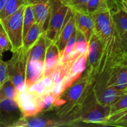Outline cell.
Segmentation results:
<instances>
[{
    "instance_id": "obj_8",
    "label": "cell",
    "mask_w": 127,
    "mask_h": 127,
    "mask_svg": "<svg viewBox=\"0 0 127 127\" xmlns=\"http://www.w3.org/2000/svg\"><path fill=\"white\" fill-rule=\"evenodd\" d=\"M23 117L16 99L5 98L0 102V127H12Z\"/></svg>"
},
{
    "instance_id": "obj_5",
    "label": "cell",
    "mask_w": 127,
    "mask_h": 127,
    "mask_svg": "<svg viewBox=\"0 0 127 127\" xmlns=\"http://www.w3.org/2000/svg\"><path fill=\"white\" fill-rule=\"evenodd\" d=\"M109 112L110 106L102 105L92 100L81 107L78 118L80 122L101 126L109 115Z\"/></svg>"
},
{
    "instance_id": "obj_15",
    "label": "cell",
    "mask_w": 127,
    "mask_h": 127,
    "mask_svg": "<svg viewBox=\"0 0 127 127\" xmlns=\"http://www.w3.org/2000/svg\"><path fill=\"white\" fill-rule=\"evenodd\" d=\"M125 94H127V90H120L112 87H105L96 96L97 102L102 105L110 106L118 99Z\"/></svg>"
},
{
    "instance_id": "obj_23",
    "label": "cell",
    "mask_w": 127,
    "mask_h": 127,
    "mask_svg": "<svg viewBox=\"0 0 127 127\" xmlns=\"http://www.w3.org/2000/svg\"><path fill=\"white\" fill-rule=\"evenodd\" d=\"M12 45L4 30L0 25V58H2L4 53L7 51L12 52Z\"/></svg>"
},
{
    "instance_id": "obj_21",
    "label": "cell",
    "mask_w": 127,
    "mask_h": 127,
    "mask_svg": "<svg viewBox=\"0 0 127 127\" xmlns=\"http://www.w3.org/2000/svg\"><path fill=\"white\" fill-rule=\"evenodd\" d=\"M0 92L3 96L4 99L7 98V99H12L16 100L17 94H18V92L15 86L14 85L13 83L9 79H7L1 86L0 88Z\"/></svg>"
},
{
    "instance_id": "obj_2",
    "label": "cell",
    "mask_w": 127,
    "mask_h": 127,
    "mask_svg": "<svg viewBox=\"0 0 127 127\" xmlns=\"http://www.w3.org/2000/svg\"><path fill=\"white\" fill-rule=\"evenodd\" d=\"M29 50L22 47L14 52L9 60L6 62L8 79L13 83L17 92L23 91L26 88V73Z\"/></svg>"
},
{
    "instance_id": "obj_22",
    "label": "cell",
    "mask_w": 127,
    "mask_h": 127,
    "mask_svg": "<svg viewBox=\"0 0 127 127\" xmlns=\"http://www.w3.org/2000/svg\"><path fill=\"white\" fill-rule=\"evenodd\" d=\"M88 0H62L63 3L73 11L87 12V2Z\"/></svg>"
},
{
    "instance_id": "obj_12",
    "label": "cell",
    "mask_w": 127,
    "mask_h": 127,
    "mask_svg": "<svg viewBox=\"0 0 127 127\" xmlns=\"http://www.w3.org/2000/svg\"><path fill=\"white\" fill-rule=\"evenodd\" d=\"M47 40V38H46ZM60 61V55L57 44L47 40L45 55L43 78L50 75Z\"/></svg>"
},
{
    "instance_id": "obj_20",
    "label": "cell",
    "mask_w": 127,
    "mask_h": 127,
    "mask_svg": "<svg viewBox=\"0 0 127 127\" xmlns=\"http://www.w3.org/2000/svg\"><path fill=\"white\" fill-rule=\"evenodd\" d=\"M55 100V97L52 91L42 94L40 96V105L42 112L53 110Z\"/></svg>"
},
{
    "instance_id": "obj_26",
    "label": "cell",
    "mask_w": 127,
    "mask_h": 127,
    "mask_svg": "<svg viewBox=\"0 0 127 127\" xmlns=\"http://www.w3.org/2000/svg\"><path fill=\"white\" fill-rule=\"evenodd\" d=\"M127 109V94L118 99L110 106L109 115Z\"/></svg>"
},
{
    "instance_id": "obj_11",
    "label": "cell",
    "mask_w": 127,
    "mask_h": 127,
    "mask_svg": "<svg viewBox=\"0 0 127 127\" xmlns=\"http://www.w3.org/2000/svg\"><path fill=\"white\" fill-rule=\"evenodd\" d=\"M105 87L127 90V65L109 67L104 72Z\"/></svg>"
},
{
    "instance_id": "obj_18",
    "label": "cell",
    "mask_w": 127,
    "mask_h": 127,
    "mask_svg": "<svg viewBox=\"0 0 127 127\" xmlns=\"http://www.w3.org/2000/svg\"><path fill=\"white\" fill-rule=\"evenodd\" d=\"M24 4H27L26 0H6L3 9L0 12V19L13 14Z\"/></svg>"
},
{
    "instance_id": "obj_4",
    "label": "cell",
    "mask_w": 127,
    "mask_h": 127,
    "mask_svg": "<svg viewBox=\"0 0 127 127\" xmlns=\"http://www.w3.org/2000/svg\"><path fill=\"white\" fill-rule=\"evenodd\" d=\"M69 9L62 0H52L50 16L48 26L43 33L48 41L57 43Z\"/></svg>"
},
{
    "instance_id": "obj_17",
    "label": "cell",
    "mask_w": 127,
    "mask_h": 127,
    "mask_svg": "<svg viewBox=\"0 0 127 127\" xmlns=\"http://www.w3.org/2000/svg\"><path fill=\"white\" fill-rule=\"evenodd\" d=\"M101 126L127 127V109L110 114Z\"/></svg>"
},
{
    "instance_id": "obj_3",
    "label": "cell",
    "mask_w": 127,
    "mask_h": 127,
    "mask_svg": "<svg viewBox=\"0 0 127 127\" xmlns=\"http://www.w3.org/2000/svg\"><path fill=\"white\" fill-rule=\"evenodd\" d=\"M26 5H22L13 14L0 19V25L4 30L12 45V53L22 47L23 16Z\"/></svg>"
},
{
    "instance_id": "obj_9",
    "label": "cell",
    "mask_w": 127,
    "mask_h": 127,
    "mask_svg": "<svg viewBox=\"0 0 127 127\" xmlns=\"http://www.w3.org/2000/svg\"><path fill=\"white\" fill-rule=\"evenodd\" d=\"M40 96L27 89L18 93L16 100L23 117L31 116L42 112L40 105Z\"/></svg>"
},
{
    "instance_id": "obj_24",
    "label": "cell",
    "mask_w": 127,
    "mask_h": 127,
    "mask_svg": "<svg viewBox=\"0 0 127 127\" xmlns=\"http://www.w3.org/2000/svg\"><path fill=\"white\" fill-rule=\"evenodd\" d=\"M89 42L79 31L76 29V50L81 53L88 52Z\"/></svg>"
},
{
    "instance_id": "obj_28",
    "label": "cell",
    "mask_w": 127,
    "mask_h": 127,
    "mask_svg": "<svg viewBox=\"0 0 127 127\" xmlns=\"http://www.w3.org/2000/svg\"><path fill=\"white\" fill-rule=\"evenodd\" d=\"M7 79V63L4 62L2 58H0V88Z\"/></svg>"
},
{
    "instance_id": "obj_16",
    "label": "cell",
    "mask_w": 127,
    "mask_h": 127,
    "mask_svg": "<svg viewBox=\"0 0 127 127\" xmlns=\"http://www.w3.org/2000/svg\"><path fill=\"white\" fill-rule=\"evenodd\" d=\"M42 33L43 32L37 23L33 24L24 38L22 48L26 50H29Z\"/></svg>"
},
{
    "instance_id": "obj_10",
    "label": "cell",
    "mask_w": 127,
    "mask_h": 127,
    "mask_svg": "<svg viewBox=\"0 0 127 127\" xmlns=\"http://www.w3.org/2000/svg\"><path fill=\"white\" fill-rule=\"evenodd\" d=\"M26 2L33 7L35 23L44 33L50 16L52 0H26Z\"/></svg>"
},
{
    "instance_id": "obj_14",
    "label": "cell",
    "mask_w": 127,
    "mask_h": 127,
    "mask_svg": "<svg viewBox=\"0 0 127 127\" xmlns=\"http://www.w3.org/2000/svg\"><path fill=\"white\" fill-rule=\"evenodd\" d=\"M75 19V29L79 31L89 42L94 33V22L91 15L85 12L74 11Z\"/></svg>"
},
{
    "instance_id": "obj_25",
    "label": "cell",
    "mask_w": 127,
    "mask_h": 127,
    "mask_svg": "<svg viewBox=\"0 0 127 127\" xmlns=\"http://www.w3.org/2000/svg\"><path fill=\"white\" fill-rule=\"evenodd\" d=\"M74 51H76V29L73 31L71 36L67 42L65 47L60 55V60L65 58Z\"/></svg>"
},
{
    "instance_id": "obj_27",
    "label": "cell",
    "mask_w": 127,
    "mask_h": 127,
    "mask_svg": "<svg viewBox=\"0 0 127 127\" xmlns=\"http://www.w3.org/2000/svg\"><path fill=\"white\" fill-rule=\"evenodd\" d=\"M27 89H29L31 91L33 92V93H35V94H38V95H41L42 94H44V93H47V92H49L48 91V89L46 88L45 85L44 83L42 81V79H41L40 80L38 81L37 82H36L35 83H34L33 84H32L29 88H28Z\"/></svg>"
},
{
    "instance_id": "obj_29",
    "label": "cell",
    "mask_w": 127,
    "mask_h": 127,
    "mask_svg": "<svg viewBox=\"0 0 127 127\" xmlns=\"http://www.w3.org/2000/svg\"><path fill=\"white\" fill-rule=\"evenodd\" d=\"M6 0H0V12L2 11L3 9L4 6L5 4H6Z\"/></svg>"
},
{
    "instance_id": "obj_6",
    "label": "cell",
    "mask_w": 127,
    "mask_h": 127,
    "mask_svg": "<svg viewBox=\"0 0 127 127\" xmlns=\"http://www.w3.org/2000/svg\"><path fill=\"white\" fill-rule=\"evenodd\" d=\"M94 22V33L104 43L115 32V26L109 7H102L91 15Z\"/></svg>"
},
{
    "instance_id": "obj_7",
    "label": "cell",
    "mask_w": 127,
    "mask_h": 127,
    "mask_svg": "<svg viewBox=\"0 0 127 127\" xmlns=\"http://www.w3.org/2000/svg\"><path fill=\"white\" fill-rule=\"evenodd\" d=\"M102 52V44L98 37L94 33L92 35L89 41L88 56H87V66L84 75L88 79L89 87L92 89L95 83V76L99 60Z\"/></svg>"
},
{
    "instance_id": "obj_1",
    "label": "cell",
    "mask_w": 127,
    "mask_h": 127,
    "mask_svg": "<svg viewBox=\"0 0 127 127\" xmlns=\"http://www.w3.org/2000/svg\"><path fill=\"white\" fill-rule=\"evenodd\" d=\"M51 110L42 112L31 116L23 117L12 127H74L78 126V123H80L73 118L58 115L54 109L53 112H51Z\"/></svg>"
},
{
    "instance_id": "obj_19",
    "label": "cell",
    "mask_w": 127,
    "mask_h": 127,
    "mask_svg": "<svg viewBox=\"0 0 127 127\" xmlns=\"http://www.w3.org/2000/svg\"><path fill=\"white\" fill-rule=\"evenodd\" d=\"M35 23V21L33 7L31 4H26L25 6L23 16V29H22L23 39L29 29Z\"/></svg>"
},
{
    "instance_id": "obj_30",
    "label": "cell",
    "mask_w": 127,
    "mask_h": 127,
    "mask_svg": "<svg viewBox=\"0 0 127 127\" xmlns=\"http://www.w3.org/2000/svg\"><path fill=\"white\" fill-rule=\"evenodd\" d=\"M3 99H4L3 96H2V94H1V92H0V102H1L2 101V100H3Z\"/></svg>"
},
{
    "instance_id": "obj_13",
    "label": "cell",
    "mask_w": 127,
    "mask_h": 127,
    "mask_svg": "<svg viewBox=\"0 0 127 127\" xmlns=\"http://www.w3.org/2000/svg\"><path fill=\"white\" fill-rule=\"evenodd\" d=\"M74 29H75L74 13V11L69 8L64 23L60 32L57 43H56L59 50L60 55L62 54L67 42L71 37Z\"/></svg>"
}]
</instances>
